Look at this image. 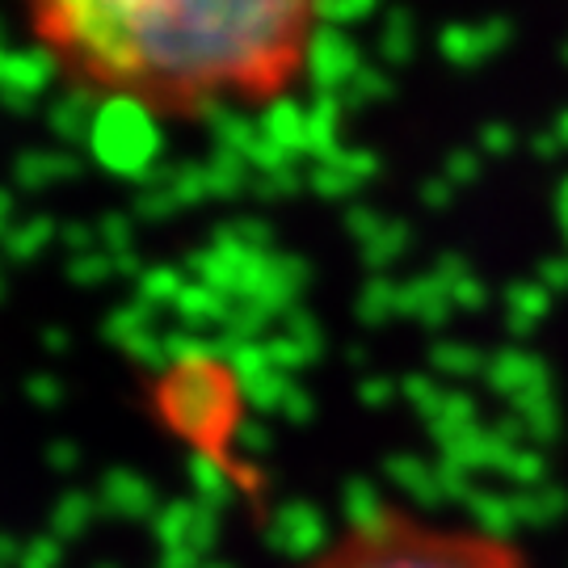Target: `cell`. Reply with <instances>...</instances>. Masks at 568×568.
I'll list each match as a JSON object with an SVG mask.
<instances>
[{"label": "cell", "mask_w": 568, "mask_h": 568, "mask_svg": "<svg viewBox=\"0 0 568 568\" xmlns=\"http://www.w3.org/2000/svg\"><path fill=\"white\" fill-rule=\"evenodd\" d=\"M300 568H539V560L497 530L379 509Z\"/></svg>", "instance_id": "obj_2"}, {"label": "cell", "mask_w": 568, "mask_h": 568, "mask_svg": "<svg viewBox=\"0 0 568 568\" xmlns=\"http://www.w3.org/2000/svg\"><path fill=\"white\" fill-rule=\"evenodd\" d=\"M325 13L300 0H55L30 9L60 81L152 119L265 105L304 81Z\"/></svg>", "instance_id": "obj_1"}]
</instances>
